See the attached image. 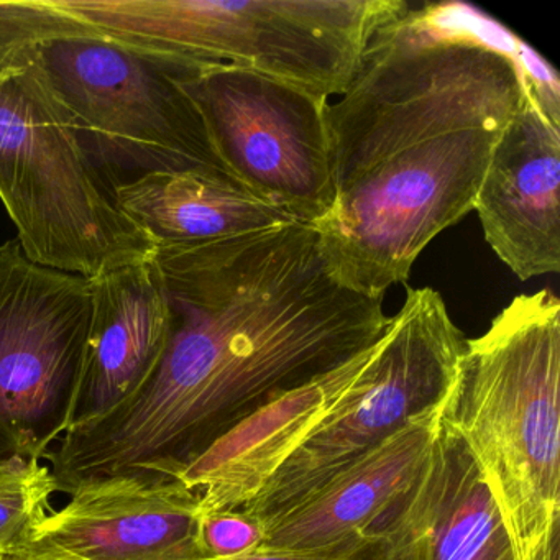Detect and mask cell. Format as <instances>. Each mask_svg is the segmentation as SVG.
Returning <instances> with one entry per match:
<instances>
[{"label": "cell", "instance_id": "277c9868", "mask_svg": "<svg viewBox=\"0 0 560 560\" xmlns=\"http://www.w3.org/2000/svg\"><path fill=\"white\" fill-rule=\"evenodd\" d=\"M104 37L175 73L242 68L342 96L401 0H57Z\"/></svg>", "mask_w": 560, "mask_h": 560}, {"label": "cell", "instance_id": "3957f363", "mask_svg": "<svg viewBox=\"0 0 560 560\" xmlns=\"http://www.w3.org/2000/svg\"><path fill=\"white\" fill-rule=\"evenodd\" d=\"M442 421L497 504L514 560L560 552V301L514 298L465 340Z\"/></svg>", "mask_w": 560, "mask_h": 560}, {"label": "cell", "instance_id": "8992f818", "mask_svg": "<svg viewBox=\"0 0 560 560\" xmlns=\"http://www.w3.org/2000/svg\"><path fill=\"white\" fill-rule=\"evenodd\" d=\"M38 63L113 188L149 173L195 172L238 183L183 78L165 65L106 37L50 42Z\"/></svg>", "mask_w": 560, "mask_h": 560}, {"label": "cell", "instance_id": "ba28073f", "mask_svg": "<svg viewBox=\"0 0 560 560\" xmlns=\"http://www.w3.org/2000/svg\"><path fill=\"white\" fill-rule=\"evenodd\" d=\"M91 316L93 281L0 244V457L42 462L70 431Z\"/></svg>", "mask_w": 560, "mask_h": 560}, {"label": "cell", "instance_id": "5b68a950", "mask_svg": "<svg viewBox=\"0 0 560 560\" xmlns=\"http://www.w3.org/2000/svg\"><path fill=\"white\" fill-rule=\"evenodd\" d=\"M0 201L22 250L42 267L96 280L155 257L38 61L0 78Z\"/></svg>", "mask_w": 560, "mask_h": 560}, {"label": "cell", "instance_id": "44dd1931", "mask_svg": "<svg viewBox=\"0 0 560 560\" xmlns=\"http://www.w3.org/2000/svg\"><path fill=\"white\" fill-rule=\"evenodd\" d=\"M4 560H27V559H22V557H9V559H4Z\"/></svg>", "mask_w": 560, "mask_h": 560}, {"label": "cell", "instance_id": "ffe728a7", "mask_svg": "<svg viewBox=\"0 0 560 560\" xmlns=\"http://www.w3.org/2000/svg\"><path fill=\"white\" fill-rule=\"evenodd\" d=\"M549 560H560V552H556V553H553V556H552V557H550V559H549Z\"/></svg>", "mask_w": 560, "mask_h": 560}, {"label": "cell", "instance_id": "ac0fdd59", "mask_svg": "<svg viewBox=\"0 0 560 560\" xmlns=\"http://www.w3.org/2000/svg\"><path fill=\"white\" fill-rule=\"evenodd\" d=\"M265 527L244 511L201 514L198 542L202 560L232 559L261 546Z\"/></svg>", "mask_w": 560, "mask_h": 560}, {"label": "cell", "instance_id": "7c38bea8", "mask_svg": "<svg viewBox=\"0 0 560 560\" xmlns=\"http://www.w3.org/2000/svg\"><path fill=\"white\" fill-rule=\"evenodd\" d=\"M362 534L385 560H514L480 470L444 421L411 487Z\"/></svg>", "mask_w": 560, "mask_h": 560}, {"label": "cell", "instance_id": "6da1fadb", "mask_svg": "<svg viewBox=\"0 0 560 560\" xmlns=\"http://www.w3.org/2000/svg\"><path fill=\"white\" fill-rule=\"evenodd\" d=\"M153 258L172 313L165 355L129 401L48 454L60 493L110 475L182 477L271 396L369 349L392 320L385 296L337 277L303 222Z\"/></svg>", "mask_w": 560, "mask_h": 560}, {"label": "cell", "instance_id": "30bf717a", "mask_svg": "<svg viewBox=\"0 0 560 560\" xmlns=\"http://www.w3.org/2000/svg\"><path fill=\"white\" fill-rule=\"evenodd\" d=\"M201 500L182 478L122 474L81 483L27 546L84 560H202Z\"/></svg>", "mask_w": 560, "mask_h": 560}, {"label": "cell", "instance_id": "e0dca14e", "mask_svg": "<svg viewBox=\"0 0 560 560\" xmlns=\"http://www.w3.org/2000/svg\"><path fill=\"white\" fill-rule=\"evenodd\" d=\"M57 481L35 458L0 457V560L15 557L50 513Z\"/></svg>", "mask_w": 560, "mask_h": 560}, {"label": "cell", "instance_id": "52a82bcc", "mask_svg": "<svg viewBox=\"0 0 560 560\" xmlns=\"http://www.w3.org/2000/svg\"><path fill=\"white\" fill-rule=\"evenodd\" d=\"M465 337L432 288H406L372 360L329 421L304 442L244 508L261 523L319 490L409 418L447 396Z\"/></svg>", "mask_w": 560, "mask_h": 560}, {"label": "cell", "instance_id": "9c48e42d", "mask_svg": "<svg viewBox=\"0 0 560 560\" xmlns=\"http://www.w3.org/2000/svg\"><path fill=\"white\" fill-rule=\"evenodd\" d=\"M179 83L241 185L296 222L316 225L329 214V97L232 67Z\"/></svg>", "mask_w": 560, "mask_h": 560}, {"label": "cell", "instance_id": "9a60e30c", "mask_svg": "<svg viewBox=\"0 0 560 560\" xmlns=\"http://www.w3.org/2000/svg\"><path fill=\"white\" fill-rule=\"evenodd\" d=\"M114 196L156 250L198 247L296 222L238 183L195 172L149 173L114 186Z\"/></svg>", "mask_w": 560, "mask_h": 560}, {"label": "cell", "instance_id": "4fadbf2b", "mask_svg": "<svg viewBox=\"0 0 560 560\" xmlns=\"http://www.w3.org/2000/svg\"><path fill=\"white\" fill-rule=\"evenodd\" d=\"M93 281V316L71 429L119 408L159 369L172 313L155 258L107 271Z\"/></svg>", "mask_w": 560, "mask_h": 560}, {"label": "cell", "instance_id": "5bb4252c", "mask_svg": "<svg viewBox=\"0 0 560 560\" xmlns=\"http://www.w3.org/2000/svg\"><path fill=\"white\" fill-rule=\"evenodd\" d=\"M444 399L409 418L319 490L265 523L260 549H317L362 534L418 477L441 431Z\"/></svg>", "mask_w": 560, "mask_h": 560}, {"label": "cell", "instance_id": "8fae6325", "mask_svg": "<svg viewBox=\"0 0 560 560\" xmlns=\"http://www.w3.org/2000/svg\"><path fill=\"white\" fill-rule=\"evenodd\" d=\"M559 191L560 119L544 109L529 83L474 205L488 244L521 281L560 271Z\"/></svg>", "mask_w": 560, "mask_h": 560}, {"label": "cell", "instance_id": "7a4b0ae2", "mask_svg": "<svg viewBox=\"0 0 560 560\" xmlns=\"http://www.w3.org/2000/svg\"><path fill=\"white\" fill-rule=\"evenodd\" d=\"M527 86L521 44L513 54L452 31L434 5L373 35L329 107L334 205L313 225L343 283L385 296L434 237L474 211Z\"/></svg>", "mask_w": 560, "mask_h": 560}, {"label": "cell", "instance_id": "2e32d148", "mask_svg": "<svg viewBox=\"0 0 560 560\" xmlns=\"http://www.w3.org/2000/svg\"><path fill=\"white\" fill-rule=\"evenodd\" d=\"M71 37L104 35L57 0H0V78L37 63L44 45Z\"/></svg>", "mask_w": 560, "mask_h": 560}, {"label": "cell", "instance_id": "d6986e66", "mask_svg": "<svg viewBox=\"0 0 560 560\" xmlns=\"http://www.w3.org/2000/svg\"><path fill=\"white\" fill-rule=\"evenodd\" d=\"M222 560H385L382 549L365 534L346 537L329 546L307 550L258 549Z\"/></svg>", "mask_w": 560, "mask_h": 560}]
</instances>
